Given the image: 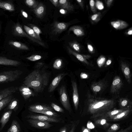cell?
Wrapping results in <instances>:
<instances>
[{"label": "cell", "instance_id": "obj_4", "mask_svg": "<svg viewBox=\"0 0 132 132\" xmlns=\"http://www.w3.org/2000/svg\"><path fill=\"white\" fill-rule=\"evenodd\" d=\"M12 31L13 34L15 36L27 37L42 46H45V44L43 42L34 38L29 35L23 30L22 26L19 22H17L13 25Z\"/></svg>", "mask_w": 132, "mask_h": 132}, {"label": "cell", "instance_id": "obj_35", "mask_svg": "<svg viewBox=\"0 0 132 132\" xmlns=\"http://www.w3.org/2000/svg\"><path fill=\"white\" fill-rule=\"evenodd\" d=\"M24 2L27 5L33 9L36 8L39 3L38 1L35 0H26Z\"/></svg>", "mask_w": 132, "mask_h": 132}, {"label": "cell", "instance_id": "obj_21", "mask_svg": "<svg viewBox=\"0 0 132 132\" xmlns=\"http://www.w3.org/2000/svg\"><path fill=\"white\" fill-rule=\"evenodd\" d=\"M110 24L112 26L117 30H121L127 27L128 23L125 21L120 20L111 21Z\"/></svg>", "mask_w": 132, "mask_h": 132}, {"label": "cell", "instance_id": "obj_9", "mask_svg": "<svg viewBox=\"0 0 132 132\" xmlns=\"http://www.w3.org/2000/svg\"><path fill=\"white\" fill-rule=\"evenodd\" d=\"M69 25L67 23L55 21L53 24L52 32L55 34L61 33L67 29Z\"/></svg>", "mask_w": 132, "mask_h": 132}, {"label": "cell", "instance_id": "obj_19", "mask_svg": "<svg viewBox=\"0 0 132 132\" xmlns=\"http://www.w3.org/2000/svg\"><path fill=\"white\" fill-rule=\"evenodd\" d=\"M0 8L10 12L13 11L15 10L14 5L11 1H0Z\"/></svg>", "mask_w": 132, "mask_h": 132}, {"label": "cell", "instance_id": "obj_49", "mask_svg": "<svg viewBox=\"0 0 132 132\" xmlns=\"http://www.w3.org/2000/svg\"><path fill=\"white\" fill-rule=\"evenodd\" d=\"M44 63L42 62L37 63L35 65V68L37 69H39L44 65Z\"/></svg>", "mask_w": 132, "mask_h": 132}, {"label": "cell", "instance_id": "obj_30", "mask_svg": "<svg viewBox=\"0 0 132 132\" xmlns=\"http://www.w3.org/2000/svg\"><path fill=\"white\" fill-rule=\"evenodd\" d=\"M21 129L19 124L15 120H13L10 128L6 132H20Z\"/></svg>", "mask_w": 132, "mask_h": 132}, {"label": "cell", "instance_id": "obj_20", "mask_svg": "<svg viewBox=\"0 0 132 132\" xmlns=\"http://www.w3.org/2000/svg\"><path fill=\"white\" fill-rule=\"evenodd\" d=\"M58 7L69 11H73L74 9L73 6L67 0H59Z\"/></svg>", "mask_w": 132, "mask_h": 132}, {"label": "cell", "instance_id": "obj_24", "mask_svg": "<svg viewBox=\"0 0 132 132\" xmlns=\"http://www.w3.org/2000/svg\"><path fill=\"white\" fill-rule=\"evenodd\" d=\"M132 109H126L115 116L110 121H117L126 118L129 114Z\"/></svg>", "mask_w": 132, "mask_h": 132}, {"label": "cell", "instance_id": "obj_39", "mask_svg": "<svg viewBox=\"0 0 132 132\" xmlns=\"http://www.w3.org/2000/svg\"><path fill=\"white\" fill-rule=\"evenodd\" d=\"M28 25L29 27L32 29L38 37L40 38H41L40 35L42 32L40 29L36 25L31 24H29Z\"/></svg>", "mask_w": 132, "mask_h": 132}, {"label": "cell", "instance_id": "obj_48", "mask_svg": "<svg viewBox=\"0 0 132 132\" xmlns=\"http://www.w3.org/2000/svg\"><path fill=\"white\" fill-rule=\"evenodd\" d=\"M49 1L56 7L58 6L59 0H50Z\"/></svg>", "mask_w": 132, "mask_h": 132}, {"label": "cell", "instance_id": "obj_45", "mask_svg": "<svg viewBox=\"0 0 132 132\" xmlns=\"http://www.w3.org/2000/svg\"><path fill=\"white\" fill-rule=\"evenodd\" d=\"M89 5L92 12L94 13H95L96 12L95 5V2L94 0H90L89 1Z\"/></svg>", "mask_w": 132, "mask_h": 132}, {"label": "cell", "instance_id": "obj_7", "mask_svg": "<svg viewBox=\"0 0 132 132\" xmlns=\"http://www.w3.org/2000/svg\"><path fill=\"white\" fill-rule=\"evenodd\" d=\"M123 85L122 81L120 77L116 76L114 78L110 89V92L112 94H116L118 93Z\"/></svg>", "mask_w": 132, "mask_h": 132}, {"label": "cell", "instance_id": "obj_15", "mask_svg": "<svg viewBox=\"0 0 132 132\" xmlns=\"http://www.w3.org/2000/svg\"><path fill=\"white\" fill-rule=\"evenodd\" d=\"M72 86L73 90V101L76 110H77L79 102V97L77 85L76 82L74 80L71 81Z\"/></svg>", "mask_w": 132, "mask_h": 132}, {"label": "cell", "instance_id": "obj_1", "mask_svg": "<svg viewBox=\"0 0 132 132\" xmlns=\"http://www.w3.org/2000/svg\"><path fill=\"white\" fill-rule=\"evenodd\" d=\"M116 104L114 99L97 97L88 93L85 109L91 118L95 119L115 108Z\"/></svg>", "mask_w": 132, "mask_h": 132}, {"label": "cell", "instance_id": "obj_55", "mask_svg": "<svg viewBox=\"0 0 132 132\" xmlns=\"http://www.w3.org/2000/svg\"><path fill=\"white\" fill-rule=\"evenodd\" d=\"M106 3L107 6L108 7H109L110 6L111 4H112L113 0H108L106 1Z\"/></svg>", "mask_w": 132, "mask_h": 132}, {"label": "cell", "instance_id": "obj_2", "mask_svg": "<svg viewBox=\"0 0 132 132\" xmlns=\"http://www.w3.org/2000/svg\"><path fill=\"white\" fill-rule=\"evenodd\" d=\"M49 73L38 69L35 70L26 77L24 84L36 92H42L49 82Z\"/></svg>", "mask_w": 132, "mask_h": 132}, {"label": "cell", "instance_id": "obj_5", "mask_svg": "<svg viewBox=\"0 0 132 132\" xmlns=\"http://www.w3.org/2000/svg\"><path fill=\"white\" fill-rule=\"evenodd\" d=\"M59 92L60 101L62 105L66 110L71 112V106L65 86L64 85L62 86L59 88Z\"/></svg>", "mask_w": 132, "mask_h": 132}, {"label": "cell", "instance_id": "obj_28", "mask_svg": "<svg viewBox=\"0 0 132 132\" xmlns=\"http://www.w3.org/2000/svg\"><path fill=\"white\" fill-rule=\"evenodd\" d=\"M10 45L18 49L22 50H28V47L24 44L16 41L10 40L8 42Z\"/></svg>", "mask_w": 132, "mask_h": 132}, {"label": "cell", "instance_id": "obj_25", "mask_svg": "<svg viewBox=\"0 0 132 132\" xmlns=\"http://www.w3.org/2000/svg\"><path fill=\"white\" fill-rule=\"evenodd\" d=\"M105 84L102 81H99L93 83L91 87V89L95 94H97L100 92L104 87Z\"/></svg>", "mask_w": 132, "mask_h": 132}, {"label": "cell", "instance_id": "obj_51", "mask_svg": "<svg viewBox=\"0 0 132 132\" xmlns=\"http://www.w3.org/2000/svg\"><path fill=\"white\" fill-rule=\"evenodd\" d=\"M21 14L23 17L26 18H27L28 17V15L26 12L25 11L23 10H21Z\"/></svg>", "mask_w": 132, "mask_h": 132}, {"label": "cell", "instance_id": "obj_31", "mask_svg": "<svg viewBox=\"0 0 132 132\" xmlns=\"http://www.w3.org/2000/svg\"><path fill=\"white\" fill-rule=\"evenodd\" d=\"M53 108L52 107L45 105H33L30 106L29 108V110H52Z\"/></svg>", "mask_w": 132, "mask_h": 132}, {"label": "cell", "instance_id": "obj_6", "mask_svg": "<svg viewBox=\"0 0 132 132\" xmlns=\"http://www.w3.org/2000/svg\"><path fill=\"white\" fill-rule=\"evenodd\" d=\"M67 49L69 54L74 55L81 62L88 65L92 67L94 66L93 64L89 62L88 60L91 57L90 55L80 54L73 50L68 46L67 47Z\"/></svg>", "mask_w": 132, "mask_h": 132}, {"label": "cell", "instance_id": "obj_17", "mask_svg": "<svg viewBox=\"0 0 132 132\" xmlns=\"http://www.w3.org/2000/svg\"><path fill=\"white\" fill-rule=\"evenodd\" d=\"M21 64V63L18 61L8 59L6 57L0 56V65L18 66Z\"/></svg>", "mask_w": 132, "mask_h": 132}, {"label": "cell", "instance_id": "obj_60", "mask_svg": "<svg viewBox=\"0 0 132 132\" xmlns=\"http://www.w3.org/2000/svg\"><path fill=\"white\" fill-rule=\"evenodd\" d=\"M1 25L0 24V30H1Z\"/></svg>", "mask_w": 132, "mask_h": 132}, {"label": "cell", "instance_id": "obj_34", "mask_svg": "<svg viewBox=\"0 0 132 132\" xmlns=\"http://www.w3.org/2000/svg\"><path fill=\"white\" fill-rule=\"evenodd\" d=\"M13 96L11 95L3 98L0 101V111L8 105L13 98Z\"/></svg>", "mask_w": 132, "mask_h": 132}, {"label": "cell", "instance_id": "obj_18", "mask_svg": "<svg viewBox=\"0 0 132 132\" xmlns=\"http://www.w3.org/2000/svg\"><path fill=\"white\" fill-rule=\"evenodd\" d=\"M32 11L38 18H41L45 13V7L43 3H40L36 8L32 9Z\"/></svg>", "mask_w": 132, "mask_h": 132}, {"label": "cell", "instance_id": "obj_23", "mask_svg": "<svg viewBox=\"0 0 132 132\" xmlns=\"http://www.w3.org/2000/svg\"><path fill=\"white\" fill-rule=\"evenodd\" d=\"M12 112V110H9L5 112L3 115L0 120V123H1L0 131L3 129L9 121Z\"/></svg>", "mask_w": 132, "mask_h": 132}, {"label": "cell", "instance_id": "obj_53", "mask_svg": "<svg viewBox=\"0 0 132 132\" xmlns=\"http://www.w3.org/2000/svg\"><path fill=\"white\" fill-rule=\"evenodd\" d=\"M112 61L111 59H108L107 61L106 62L105 64V67H107L110 65Z\"/></svg>", "mask_w": 132, "mask_h": 132}, {"label": "cell", "instance_id": "obj_57", "mask_svg": "<svg viewBox=\"0 0 132 132\" xmlns=\"http://www.w3.org/2000/svg\"><path fill=\"white\" fill-rule=\"evenodd\" d=\"M127 34L128 35H131L132 34V28L130 29L127 31Z\"/></svg>", "mask_w": 132, "mask_h": 132}, {"label": "cell", "instance_id": "obj_41", "mask_svg": "<svg viewBox=\"0 0 132 132\" xmlns=\"http://www.w3.org/2000/svg\"><path fill=\"white\" fill-rule=\"evenodd\" d=\"M42 56L39 55H33L26 58V59L28 60L32 61H35L41 59Z\"/></svg>", "mask_w": 132, "mask_h": 132}, {"label": "cell", "instance_id": "obj_3", "mask_svg": "<svg viewBox=\"0 0 132 132\" xmlns=\"http://www.w3.org/2000/svg\"><path fill=\"white\" fill-rule=\"evenodd\" d=\"M23 73L20 70L4 71L0 73V83L14 81L19 79Z\"/></svg>", "mask_w": 132, "mask_h": 132}, {"label": "cell", "instance_id": "obj_11", "mask_svg": "<svg viewBox=\"0 0 132 132\" xmlns=\"http://www.w3.org/2000/svg\"><path fill=\"white\" fill-rule=\"evenodd\" d=\"M28 118L37 119L43 121L58 122L60 120L55 118V117L46 115H30L27 116Z\"/></svg>", "mask_w": 132, "mask_h": 132}, {"label": "cell", "instance_id": "obj_52", "mask_svg": "<svg viewBox=\"0 0 132 132\" xmlns=\"http://www.w3.org/2000/svg\"><path fill=\"white\" fill-rule=\"evenodd\" d=\"M76 1L80 6L82 9L84 8V2L83 1L81 0H77Z\"/></svg>", "mask_w": 132, "mask_h": 132}, {"label": "cell", "instance_id": "obj_59", "mask_svg": "<svg viewBox=\"0 0 132 132\" xmlns=\"http://www.w3.org/2000/svg\"><path fill=\"white\" fill-rule=\"evenodd\" d=\"M67 129L65 127L62 128L60 131V132H67Z\"/></svg>", "mask_w": 132, "mask_h": 132}, {"label": "cell", "instance_id": "obj_10", "mask_svg": "<svg viewBox=\"0 0 132 132\" xmlns=\"http://www.w3.org/2000/svg\"><path fill=\"white\" fill-rule=\"evenodd\" d=\"M68 75L67 73H62L59 74L52 80L48 87V92L51 93L58 86L61 80L65 76Z\"/></svg>", "mask_w": 132, "mask_h": 132}, {"label": "cell", "instance_id": "obj_42", "mask_svg": "<svg viewBox=\"0 0 132 132\" xmlns=\"http://www.w3.org/2000/svg\"><path fill=\"white\" fill-rule=\"evenodd\" d=\"M101 15V13L100 12L95 13L91 16V19L95 22H97L100 19Z\"/></svg>", "mask_w": 132, "mask_h": 132}, {"label": "cell", "instance_id": "obj_58", "mask_svg": "<svg viewBox=\"0 0 132 132\" xmlns=\"http://www.w3.org/2000/svg\"><path fill=\"white\" fill-rule=\"evenodd\" d=\"M60 12L62 14H65L67 12V11L65 10L64 9H62L60 10Z\"/></svg>", "mask_w": 132, "mask_h": 132}, {"label": "cell", "instance_id": "obj_29", "mask_svg": "<svg viewBox=\"0 0 132 132\" xmlns=\"http://www.w3.org/2000/svg\"><path fill=\"white\" fill-rule=\"evenodd\" d=\"M19 106V100L16 98H13L8 104L7 109L16 111L18 109Z\"/></svg>", "mask_w": 132, "mask_h": 132}, {"label": "cell", "instance_id": "obj_54", "mask_svg": "<svg viewBox=\"0 0 132 132\" xmlns=\"http://www.w3.org/2000/svg\"><path fill=\"white\" fill-rule=\"evenodd\" d=\"M82 132H91V131L90 129L83 126L82 128Z\"/></svg>", "mask_w": 132, "mask_h": 132}, {"label": "cell", "instance_id": "obj_13", "mask_svg": "<svg viewBox=\"0 0 132 132\" xmlns=\"http://www.w3.org/2000/svg\"><path fill=\"white\" fill-rule=\"evenodd\" d=\"M19 90L21 95L25 100L31 96H34V93L29 88L24 85H22L19 88Z\"/></svg>", "mask_w": 132, "mask_h": 132}, {"label": "cell", "instance_id": "obj_50", "mask_svg": "<svg viewBox=\"0 0 132 132\" xmlns=\"http://www.w3.org/2000/svg\"><path fill=\"white\" fill-rule=\"evenodd\" d=\"M80 77L82 79H86L88 78V75L86 73L81 72L80 74Z\"/></svg>", "mask_w": 132, "mask_h": 132}, {"label": "cell", "instance_id": "obj_32", "mask_svg": "<svg viewBox=\"0 0 132 132\" xmlns=\"http://www.w3.org/2000/svg\"><path fill=\"white\" fill-rule=\"evenodd\" d=\"M29 110L33 112L42 113L50 116L55 117H57L59 116L56 113L51 110Z\"/></svg>", "mask_w": 132, "mask_h": 132}, {"label": "cell", "instance_id": "obj_44", "mask_svg": "<svg viewBox=\"0 0 132 132\" xmlns=\"http://www.w3.org/2000/svg\"><path fill=\"white\" fill-rule=\"evenodd\" d=\"M95 5L96 8L98 10H101L104 8V5L103 3L99 0H96Z\"/></svg>", "mask_w": 132, "mask_h": 132}, {"label": "cell", "instance_id": "obj_47", "mask_svg": "<svg viewBox=\"0 0 132 132\" xmlns=\"http://www.w3.org/2000/svg\"><path fill=\"white\" fill-rule=\"evenodd\" d=\"M87 47L90 53H94V49L93 47L91 45L89 44H88Z\"/></svg>", "mask_w": 132, "mask_h": 132}, {"label": "cell", "instance_id": "obj_12", "mask_svg": "<svg viewBox=\"0 0 132 132\" xmlns=\"http://www.w3.org/2000/svg\"><path fill=\"white\" fill-rule=\"evenodd\" d=\"M120 66L122 71L127 81L129 84L131 82V74L130 69L125 62L121 61Z\"/></svg>", "mask_w": 132, "mask_h": 132}, {"label": "cell", "instance_id": "obj_8", "mask_svg": "<svg viewBox=\"0 0 132 132\" xmlns=\"http://www.w3.org/2000/svg\"><path fill=\"white\" fill-rule=\"evenodd\" d=\"M27 121L32 126L38 128L47 129L51 126V125L48 121L31 119H28Z\"/></svg>", "mask_w": 132, "mask_h": 132}, {"label": "cell", "instance_id": "obj_22", "mask_svg": "<svg viewBox=\"0 0 132 132\" xmlns=\"http://www.w3.org/2000/svg\"><path fill=\"white\" fill-rule=\"evenodd\" d=\"M125 110L121 109H117L115 108L100 117H105L107 118L108 121H110L116 115Z\"/></svg>", "mask_w": 132, "mask_h": 132}, {"label": "cell", "instance_id": "obj_37", "mask_svg": "<svg viewBox=\"0 0 132 132\" xmlns=\"http://www.w3.org/2000/svg\"><path fill=\"white\" fill-rule=\"evenodd\" d=\"M63 65V61L60 58L56 59L54 61L53 64V68L55 69L59 70L61 69Z\"/></svg>", "mask_w": 132, "mask_h": 132}, {"label": "cell", "instance_id": "obj_26", "mask_svg": "<svg viewBox=\"0 0 132 132\" xmlns=\"http://www.w3.org/2000/svg\"><path fill=\"white\" fill-rule=\"evenodd\" d=\"M95 119V123L96 125L102 126L105 128L108 127L110 125L108 122V120L105 117H100Z\"/></svg>", "mask_w": 132, "mask_h": 132}, {"label": "cell", "instance_id": "obj_27", "mask_svg": "<svg viewBox=\"0 0 132 132\" xmlns=\"http://www.w3.org/2000/svg\"><path fill=\"white\" fill-rule=\"evenodd\" d=\"M72 31L77 36H82L85 35L84 31L82 27L79 26H75L71 27L69 31Z\"/></svg>", "mask_w": 132, "mask_h": 132}, {"label": "cell", "instance_id": "obj_56", "mask_svg": "<svg viewBox=\"0 0 132 132\" xmlns=\"http://www.w3.org/2000/svg\"><path fill=\"white\" fill-rule=\"evenodd\" d=\"M76 128V125L73 124L69 132H74Z\"/></svg>", "mask_w": 132, "mask_h": 132}, {"label": "cell", "instance_id": "obj_46", "mask_svg": "<svg viewBox=\"0 0 132 132\" xmlns=\"http://www.w3.org/2000/svg\"><path fill=\"white\" fill-rule=\"evenodd\" d=\"M132 129V126L131 125L125 129H121L117 132H131Z\"/></svg>", "mask_w": 132, "mask_h": 132}, {"label": "cell", "instance_id": "obj_38", "mask_svg": "<svg viewBox=\"0 0 132 132\" xmlns=\"http://www.w3.org/2000/svg\"><path fill=\"white\" fill-rule=\"evenodd\" d=\"M106 61L105 57L103 55L100 56L97 60V65L99 68H101L105 64Z\"/></svg>", "mask_w": 132, "mask_h": 132}, {"label": "cell", "instance_id": "obj_36", "mask_svg": "<svg viewBox=\"0 0 132 132\" xmlns=\"http://www.w3.org/2000/svg\"><path fill=\"white\" fill-rule=\"evenodd\" d=\"M70 46L74 50L77 52H79L80 50V47L79 44L76 41H73L69 43Z\"/></svg>", "mask_w": 132, "mask_h": 132}, {"label": "cell", "instance_id": "obj_16", "mask_svg": "<svg viewBox=\"0 0 132 132\" xmlns=\"http://www.w3.org/2000/svg\"><path fill=\"white\" fill-rule=\"evenodd\" d=\"M120 109H132V102L126 98L121 97L118 101Z\"/></svg>", "mask_w": 132, "mask_h": 132}, {"label": "cell", "instance_id": "obj_33", "mask_svg": "<svg viewBox=\"0 0 132 132\" xmlns=\"http://www.w3.org/2000/svg\"><path fill=\"white\" fill-rule=\"evenodd\" d=\"M23 28L25 32L30 36L36 39L42 41L41 39L38 37L33 30L31 28L26 25H24Z\"/></svg>", "mask_w": 132, "mask_h": 132}, {"label": "cell", "instance_id": "obj_14", "mask_svg": "<svg viewBox=\"0 0 132 132\" xmlns=\"http://www.w3.org/2000/svg\"><path fill=\"white\" fill-rule=\"evenodd\" d=\"M16 86H11L0 90V101L16 92L18 89Z\"/></svg>", "mask_w": 132, "mask_h": 132}, {"label": "cell", "instance_id": "obj_43", "mask_svg": "<svg viewBox=\"0 0 132 132\" xmlns=\"http://www.w3.org/2000/svg\"><path fill=\"white\" fill-rule=\"evenodd\" d=\"M51 106L53 109L57 112H64V110L62 108L54 103H52Z\"/></svg>", "mask_w": 132, "mask_h": 132}, {"label": "cell", "instance_id": "obj_40", "mask_svg": "<svg viewBox=\"0 0 132 132\" xmlns=\"http://www.w3.org/2000/svg\"><path fill=\"white\" fill-rule=\"evenodd\" d=\"M120 128V126L119 123H114L109 127L106 132H115L118 130Z\"/></svg>", "mask_w": 132, "mask_h": 132}]
</instances>
